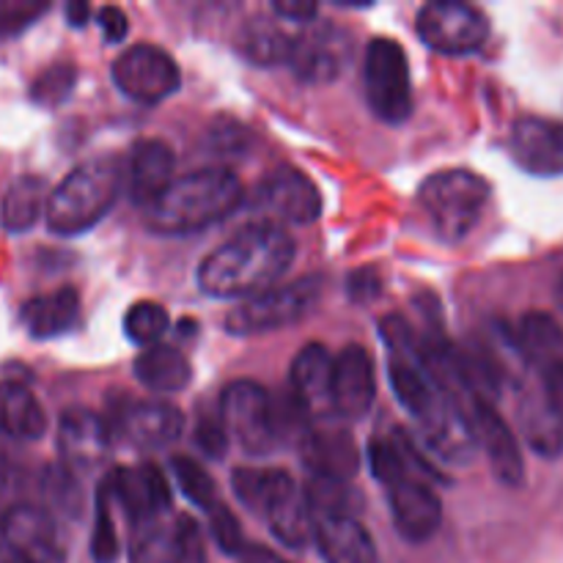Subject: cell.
<instances>
[{"mask_svg": "<svg viewBox=\"0 0 563 563\" xmlns=\"http://www.w3.org/2000/svg\"><path fill=\"white\" fill-rule=\"evenodd\" d=\"M295 253V240L280 225L258 220L203 258L198 267V289L214 300H251L289 273Z\"/></svg>", "mask_w": 563, "mask_h": 563, "instance_id": "6da1fadb", "label": "cell"}, {"mask_svg": "<svg viewBox=\"0 0 563 563\" xmlns=\"http://www.w3.org/2000/svg\"><path fill=\"white\" fill-rule=\"evenodd\" d=\"M242 203V185L229 168H201L179 176L146 207V229L163 236L196 234L229 218Z\"/></svg>", "mask_w": 563, "mask_h": 563, "instance_id": "7a4b0ae2", "label": "cell"}, {"mask_svg": "<svg viewBox=\"0 0 563 563\" xmlns=\"http://www.w3.org/2000/svg\"><path fill=\"white\" fill-rule=\"evenodd\" d=\"M124 170L115 159H91L71 170L47 196V229L58 236H77L93 229L119 201Z\"/></svg>", "mask_w": 563, "mask_h": 563, "instance_id": "3957f363", "label": "cell"}, {"mask_svg": "<svg viewBox=\"0 0 563 563\" xmlns=\"http://www.w3.org/2000/svg\"><path fill=\"white\" fill-rule=\"evenodd\" d=\"M489 201V185L473 170H438L418 190L434 234L443 242H462L482 220Z\"/></svg>", "mask_w": 563, "mask_h": 563, "instance_id": "277c9868", "label": "cell"}, {"mask_svg": "<svg viewBox=\"0 0 563 563\" xmlns=\"http://www.w3.org/2000/svg\"><path fill=\"white\" fill-rule=\"evenodd\" d=\"M322 289V275H308L289 286H273V289L236 306L225 317V330L231 335H262L291 328L317 308Z\"/></svg>", "mask_w": 563, "mask_h": 563, "instance_id": "5b68a950", "label": "cell"}, {"mask_svg": "<svg viewBox=\"0 0 563 563\" xmlns=\"http://www.w3.org/2000/svg\"><path fill=\"white\" fill-rule=\"evenodd\" d=\"M366 102L377 119L401 124L412 115V80L407 53L394 38L377 36L368 42L363 60Z\"/></svg>", "mask_w": 563, "mask_h": 563, "instance_id": "8992f818", "label": "cell"}, {"mask_svg": "<svg viewBox=\"0 0 563 563\" xmlns=\"http://www.w3.org/2000/svg\"><path fill=\"white\" fill-rule=\"evenodd\" d=\"M416 31L429 49L443 55H471L484 47L489 20L462 0H432L416 16Z\"/></svg>", "mask_w": 563, "mask_h": 563, "instance_id": "52a82bcc", "label": "cell"}, {"mask_svg": "<svg viewBox=\"0 0 563 563\" xmlns=\"http://www.w3.org/2000/svg\"><path fill=\"white\" fill-rule=\"evenodd\" d=\"M58 522L42 506H11L0 515V563H64Z\"/></svg>", "mask_w": 563, "mask_h": 563, "instance_id": "ba28073f", "label": "cell"}, {"mask_svg": "<svg viewBox=\"0 0 563 563\" xmlns=\"http://www.w3.org/2000/svg\"><path fill=\"white\" fill-rule=\"evenodd\" d=\"M220 418L225 432L251 456H267L278 445L273 421V399L253 379H236L220 396Z\"/></svg>", "mask_w": 563, "mask_h": 563, "instance_id": "9c48e42d", "label": "cell"}, {"mask_svg": "<svg viewBox=\"0 0 563 563\" xmlns=\"http://www.w3.org/2000/svg\"><path fill=\"white\" fill-rule=\"evenodd\" d=\"M113 80L132 102L157 104L179 91L181 71L165 49L154 44H135L115 58Z\"/></svg>", "mask_w": 563, "mask_h": 563, "instance_id": "30bf717a", "label": "cell"}, {"mask_svg": "<svg viewBox=\"0 0 563 563\" xmlns=\"http://www.w3.org/2000/svg\"><path fill=\"white\" fill-rule=\"evenodd\" d=\"M251 207L284 223L308 225L322 214L324 203L319 187L306 174L295 168H280L256 187Z\"/></svg>", "mask_w": 563, "mask_h": 563, "instance_id": "8fae6325", "label": "cell"}, {"mask_svg": "<svg viewBox=\"0 0 563 563\" xmlns=\"http://www.w3.org/2000/svg\"><path fill=\"white\" fill-rule=\"evenodd\" d=\"M465 412L473 434H476V443H482L484 451H487L495 478L504 487H522V482H526V465H522L520 443H517L509 423L495 410L493 401L471 399L465 405Z\"/></svg>", "mask_w": 563, "mask_h": 563, "instance_id": "7c38bea8", "label": "cell"}, {"mask_svg": "<svg viewBox=\"0 0 563 563\" xmlns=\"http://www.w3.org/2000/svg\"><path fill=\"white\" fill-rule=\"evenodd\" d=\"M377 396L374 361L361 344H350L333 363L330 407L341 421H361L368 416Z\"/></svg>", "mask_w": 563, "mask_h": 563, "instance_id": "4fadbf2b", "label": "cell"}, {"mask_svg": "<svg viewBox=\"0 0 563 563\" xmlns=\"http://www.w3.org/2000/svg\"><path fill=\"white\" fill-rule=\"evenodd\" d=\"M110 498H115L124 515L141 526H152L163 511L170 509V484L157 465L146 462L137 467H119L108 478Z\"/></svg>", "mask_w": 563, "mask_h": 563, "instance_id": "5bb4252c", "label": "cell"}, {"mask_svg": "<svg viewBox=\"0 0 563 563\" xmlns=\"http://www.w3.org/2000/svg\"><path fill=\"white\" fill-rule=\"evenodd\" d=\"M509 148L515 163L531 176L563 174V121L522 115L511 124Z\"/></svg>", "mask_w": 563, "mask_h": 563, "instance_id": "9a60e30c", "label": "cell"}, {"mask_svg": "<svg viewBox=\"0 0 563 563\" xmlns=\"http://www.w3.org/2000/svg\"><path fill=\"white\" fill-rule=\"evenodd\" d=\"M350 33L335 25H322L306 36H295L289 66L300 80L330 82L344 71V66L350 64Z\"/></svg>", "mask_w": 563, "mask_h": 563, "instance_id": "2e32d148", "label": "cell"}, {"mask_svg": "<svg viewBox=\"0 0 563 563\" xmlns=\"http://www.w3.org/2000/svg\"><path fill=\"white\" fill-rule=\"evenodd\" d=\"M388 504L390 515H394L396 531L401 539L412 544H423L440 531L443 522V506L434 489L421 484L418 478H399L396 484L388 487Z\"/></svg>", "mask_w": 563, "mask_h": 563, "instance_id": "e0dca14e", "label": "cell"}, {"mask_svg": "<svg viewBox=\"0 0 563 563\" xmlns=\"http://www.w3.org/2000/svg\"><path fill=\"white\" fill-rule=\"evenodd\" d=\"M115 429L141 451L168 449L185 432L179 407L165 401H126L115 416Z\"/></svg>", "mask_w": 563, "mask_h": 563, "instance_id": "ac0fdd59", "label": "cell"}, {"mask_svg": "<svg viewBox=\"0 0 563 563\" xmlns=\"http://www.w3.org/2000/svg\"><path fill=\"white\" fill-rule=\"evenodd\" d=\"M110 429L104 418L97 412L71 407L60 416L58 423V454L64 467L75 471H91L108 456Z\"/></svg>", "mask_w": 563, "mask_h": 563, "instance_id": "d6986e66", "label": "cell"}, {"mask_svg": "<svg viewBox=\"0 0 563 563\" xmlns=\"http://www.w3.org/2000/svg\"><path fill=\"white\" fill-rule=\"evenodd\" d=\"M174 148L157 137L137 141L124 168V190L137 207H152L174 181Z\"/></svg>", "mask_w": 563, "mask_h": 563, "instance_id": "ffe728a7", "label": "cell"}, {"mask_svg": "<svg viewBox=\"0 0 563 563\" xmlns=\"http://www.w3.org/2000/svg\"><path fill=\"white\" fill-rule=\"evenodd\" d=\"M300 454L313 476L346 482L361 467L357 445L350 432L339 427H311L300 440Z\"/></svg>", "mask_w": 563, "mask_h": 563, "instance_id": "44dd1931", "label": "cell"}, {"mask_svg": "<svg viewBox=\"0 0 563 563\" xmlns=\"http://www.w3.org/2000/svg\"><path fill=\"white\" fill-rule=\"evenodd\" d=\"M264 517H267L273 537L291 550L306 548L313 539V531H317V522H313L311 511H308L306 498H302L300 487H297L289 473L280 482L275 498L269 500Z\"/></svg>", "mask_w": 563, "mask_h": 563, "instance_id": "7402d4cb", "label": "cell"}, {"mask_svg": "<svg viewBox=\"0 0 563 563\" xmlns=\"http://www.w3.org/2000/svg\"><path fill=\"white\" fill-rule=\"evenodd\" d=\"M317 548L322 553L324 563H377V544L372 533L355 520V517H330L319 520Z\"/></svg>", "mask_w": 563, "mask_h": 563, "instance_id": "603a6c76", "label": "cell"}, {"mask_svg": "<svg viewBox=\"0 0 563 563\" xmlns=\"http://www.w3.org/2000/svg\"><path fill=\"white\" fill-rule=\"evenodd\" d=\"M333 355L328 346L311 341L297 352L291 363V394L308 412L330 405V379H333Z\"/></svg>", "mask_w": 563, "mask_h": 563, "instance_id": "cb8c5ba5", "label": "cell"}, {"mask_svg": "<svg viewBox=\"0 0 563 563\" xmlns=\"http://www.w3.org/2000/svg\"><path fill=\"white\" fill-rule=\"evenodd\" d=\"M20 319L33 339H55L75 328L80 319V295L71 286H60L49 295L27 300Z\"/></svg>", "mask_w": 563, "mask_h": 563, "instance_id": "d4e9b609", "label": "cell"}, {"mask_svg": "<svg viewBox=\"0 0 563 563\" xmlns=\"http://www.w3.org/2000/svg\"><path fill=\"white\" fill-rule=\"evenodd\" d=\"M0 432L22 443L42 440L47 432V416L25 385L0 383Z\"/></svg>", "mask_w": 563, "mask_h": 563, "instance_id": "484cf974", "label": "cell"}, {"mask_svg": "<svg viewBox=\"0 0 563 563\" xmlns=\"http://www.w3.org/2000/svg\"><path fill=\"white\" fill-rule=\"evenodd\" d=\"M135 379L152 394H179L190 385L192 368L179 350L165 344L146 346V352L135 357Z\"/></svg>", "mask_w": 563, "mask_h": 563, "instance_id": "4316f807", "label": "cell"}, {"mask_svg": "<svg viewBox=\"0 0 563 563\" xmlns=\"http://www.w3.org/2000/svg\"><path fill=\"white\" fill-rule=\"evenodd\" d=\"M515 346L539 374L563 363V330L550 313L531 311L517 328Z\"/></svg>", "mask_w": 563, "mask_h": 563, "instance_id": "83f0119b", "label": "cell"}, {"mask_svg": "<svg viewBox=\"0 0 563 563\" xmlns=\"http://www.w3.org/2000/svg\"><path fill=\"white\" fill-rule=\"evenodd\" d=\"M520 427L528 445L544 460H559L563 454V421L548 405L542 394L526 396L520 407Z\"/></svg>", "mask_w": 563, "mask_h": 563, "instance_id": "f1b7e54d", "label": "cell"}, {"mask_svg": "<svg viewBox=\"0 0 563 563\" xmlns=\"http://www.w3.org/2000/svg\"><path fill=\"white\" fill-rule=\"evenodd\" d=\"M44 209H47V185L38 176H20L5 190L0 203V223L11 234H22L38 223Z\"/></svg>", "mask_w": 563, "mask_h": 563, "instance_id": "f546056e", "label": "cell"}, {"mask_svg": "<svg viewBox=\"0 0 563 563\" xmlns=\"http://www.w3.org/2000/svg\"><path fill=\"white\" fill-rule=\"evenodd\" d=\"M291 42H295V36H289L284 27L275 25L267 16H258V20H251L242 27L240 38H236V47H240V53L251 64L278 66L289 64Z\"/></svg>", "mask_w": 563, "mask_h": 563, "instance_id": "4dcf8cb0", "label": "cell"}, {"mask_svg": "<svg viewBox=\"0 0 563 563\" xmlns=\"http://www.w3.org/2000/svg\"><path fill=\"white\" fill-rule=\"evenodd\" d=\"M302 498L313 522L330 520V517H355V511L361 509V495L339 478L311 476L308 487L302 489Z\"/></svg>", "mask_w": 563, "mask_h": 563, "instance_id": "1f68e13d", "label": "cell"}, {"mask_svg": "<svg viewBox=\"0 0 563 563\" xmlns=\"http://www.w3.org/2000/svg\"><path fill=\"white\" fill-rule=\"evenodd\" d=\"M286 478V471H258V467H240L231 473V487H234L236 500L253 515L267 511L269 500L278 493L280 482Z\"/></svg>", "mask_w": 563, "mask_h": 563, "instance_id": "d6a6232c", "label": "cell"}, {"mask_svg": "<svg viewBox=\"0 0 563 563\" xmlns=\"http://www.w3.org/2000/svg\"><path fill=\"white\" fill-rule=\"evenodd\" d=\"M132 563H185V553L179 548L174 528L141 526L130 544Z\"/></svg>", "mask_w": 563, "mask_h": 563, "instance_id": "836d02e7", "label": "cell"}, {"mask_svg": "<svg viewBox=\"0 0 563 563\" xmlns=\"http://www.w3.org/2000/svg\"><path fill=\"white\" fill-rule=\"evenodd\" d=\"M44 498L47 504L53 506L55 511H60V517H80L82 511V493H80V482H77L75 473L64 465H55L44 471Z\"/></svg>", "mask_w": 563, "mask_h": 563, "instance_id": "e575fe53", "label": "cell"}, {"mask_svg": "<svg viewBox=\"0 0 563 563\" xmlns=\"http://www.w3.org/2000/svg\"><path fill=\"white\" fill-rule=\"evenodd\" d=\"M170 319L159 302H135L124 317V333L132 344L154 346L168 330Z\"/></svg>", "mask_w": 563, "mask_h": 563, "instance_id": "d590c367", "label": "cell"}, {"mask_svg": "<svg viewBox=\"0 0 563 563\" xmlns=\"http://www.w3.org/2000/svg\"><path fill=\"white\" fill-rule=\"evenodd\" d=\"M170 473H174L181 495H185L192 506H198V509L203 511L212 509L214 482L196 460H190V456H174V460H170Z\"/></svg>", "mask_w": 563, "mask_h": 563, "instance_id": "8d00e7d4", "label": "cell"}, {"mask_svg": "<svg viewBox=\"0 0 563 563\" xmlns=\"http://www.w3.org/2000/svg\"><path fill=\"white\" fill-rule=\"evenodd\" d=\"M77 86V69L71 64H53L33 80L31 99L42 108H58Z\"/></svg>", "mask_w": 563, "mask_h": 563, "instance_id": "74e56055", "label": "cell"}, {"mask_svg": "<svg viewBox=\"0 0 563 563\" xmlns=\"http://www.w3.org/2000/svg\"><path fill=\"white\" fill-rule=\"evenodd\" d=\"M121 555L119 537H115L113 515H110V489L108 482L97 493V520L91 533V559L97 563H115Z\"/></svg>", "mask_w": 563, "mask_h": 563, "instance_id": "f35d334b", "label": "cell"}, {"mask_svg": "<svg viewBox=\"0 0 563 563\" xmlns=\"http://www.w3.org/2000/svg\"><path fill=\"white\" fill-rule=\"evenodd\" d=\"M251 141L253 137H251V132H247V126L242 124V121L231 119V115H220V119L214 121L207 132L209 148L218 154H223V157H234V154L247 152Z\"/></svg>", "mask_w": 563, "mask_h": 563, "instance_id": "ab89813d", "label": "cell"}, {"mask_svg": "<svg viewBox=\"0 0 563 563\" xmlns=\"http://www.w3.org/2000/svg\"><path fill=\"white\" fill-rule=\"evenodd\" d=\"M209 533H212L214 544H218V550L223 555H240L245 550L240 520H236L229 506L214 504L209 509Z\"/></svg>", "mask_w": 563, "mask_h": 563, "instance_id": "60d3db41", "label": "cell"}, {"mask_svg": "<svg viewBox=\"0 0 563 563\" xmlns=\"http://www.w3.org/2000/svg\"><path fill=\"white\" fill-rule=\"evenodd\" d=\"M47 9L44 0H0V38L27 31Z\"/></svg>", "mask_w": 563, "mask_h": 563, "instance_id": "b9f144b4", "label": "cell"}, {"mask_svg": "<svg viewBox=\"0 0 563 563\" xmlns=\"http://www.w3.org/2000/svg\"><path fill=\"white\" fill-rule=\"evenodd\" d=\"M368 467H372L374 478L385 484V489L407 476L405 456L399 454V449L394 443H383V440H374L368 445Z\"/></svg>", "mask_w": 563, "mask_h": 563, "instance_id": "7bdbcfd3", "label": "cell"}, {"mask_svg": "<svg viewBox=\"0 0 563 563\" xmlns=\"http://www.w3.org/2000/svg\"><path fill=\"white\" fill-rule=\"evenodd\" d=\"M196 445L209 456V460H223L229 454V432L223 423L203 418L196 427Z\"/></svg>", "mask_w": 563, "mask_h": 563, "instance_id": "ee69618b", "label": "cell"}, {"mask_svg": "<svg viewBox=\"0 0 563 563\" xmlns=\"http://www.w3.org/2000/svg\"><path fill=\"white\" fill-rule=\"evenodd\" d=\"M346 295H350L352 302L363 306V302H374L379 295H383V278L374 267L355 269V273L346 278Z\"/></svg>", "mask_w": 563, "mask_h": 563, "instance_id": "f6af8a7d", "label": "cell"}, {"mask_svg": "<svg viewBox=\"0 0 563 563\" xmlns=\"http://www.w3.org/2000/svg\"><path fill=\"white\" fill-rule=\"evenodd\" d=\"M97 20H99V31H102L104 42L108 44L124 42L126 33H130V20H126V14L119 9V5H104V9H99Z\"/></svg>", "mask_w": 563, "mask_h": 563, "instance_id": "bcb514c9", "label": "cell"}, {"mask_svg": "<svg viewBox=\"0 0 563 563\" xmlns=\"http://www.w3.org/2000/svg\"><path fill=\"white\" fill-rule=\"evenodd\" d=\"M542 396L563 421V363L542 372Z\"/></svg>", "mask_w": 563, "mask_h": 563, "instance_id": "7dc6e473", "label": "cell"}, {"mask_svg": "<svg viewBox=\"0 0 563 563\" xmlns=\"http://www.w3.org/2000/svg\"><path fill=\"white\" fill-rule=\"evenodd\" d=\"M273 11L284 20L295 22H311L319 14V5L313 0H275Z\"/></svg>", "mask_w": 563, "mask_h": 563, "instance_id": "c3c4849f", "label": "cell"}, {"mask_svg": "<svg viewBox=\"0 0 563 563\" xmlns=\"http://www.w3.org/2000/svg\"><path fill=\"white\" fill-rule=\"evenodd\" d=\"M240 563H286L278 553H273L264 544H245V550L240 553Z\"/></svg>", "mask_w": 563, "mask_h": 563, "instance_id": "681fc988", "label": "cell"}, {"mask_svg": "<svg viewBox=\"0 0 563 563\" xmlns=\"http://www.w3.org/2000/svg\"><path fill=\"white\" fill-rule=\"evenodd\" d=\"M88 16H91L88 3H82V0H71V3H66V22H69L71 27H86Z\"/></svg>", "mask_w": 563, "mask_h": 563, "instance_id": "f907efd6", "label": "cell"}, {"mask_svg": "<svg viewBox=\"0 0 563 563\" xmlns=\"http://www.w3.org/2000/svg\"><path fill=\"white\" fill-rule=\"evenodd\" d=\"M5 473H9V465H5V456H3V454H0V484H3Z\"/></svg>", "mask_w": 563, "mask_h": 563, "instance_id": "816d5d0a", "label": "cell"}, {"mask_svg": "<svg viewBox=\"0 0 563 563\" xmlns=\"http://www.w3.org/2000/svg\"><path fill=\"white\" fill-rule=\"evenodd\" d=\"M559 295H561V302H563V280H561V286H559Z\"/></svg>", "mask_w": 563, "mask_h": 563, "instance_id": "f5cc1de1", "label": "cell"}]
</instances>
